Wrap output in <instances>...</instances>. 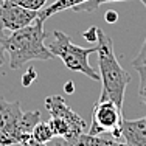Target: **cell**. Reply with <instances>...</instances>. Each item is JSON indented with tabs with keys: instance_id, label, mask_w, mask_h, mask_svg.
I'll list each match as a JSON object with an SVG mask.
<instances>
[{
	"instance_id": "cell-1",
	"label": "cell",
	"mask_w": 146,
	"mask_h": 146,
	"mask_svg": "<svg viewBox=\"0 0 146 146\" xmlns=\"http://www.w3.org/2000/svg\"><path fill=\"white\" fill-rule=\"evenodd\" d=\"M45 39L47 33L44 30V20H40L39 17L25 28L13 31L8 36L3 34L0 37V42L9 54V67L13 70H19L30 61L53 59L54 56L45 45Z\"/></svg>"
},
{
	"instance_id": "cell-2",
	"label": "cell",
	"mask_w": 146,
	"mask_h": 146,
	"mask_svg": "<svg viewBox=\"0 0 146 146\" xmlns=\"http://www.w3.org/2000/svg\"><path fill=\"white\" fill-rule=\"evenodd\" d=\"M98 67L100 81L103 82V90L98 100H110L120 107H123L126 87L131 82L129 73L120 65L113 51V40L106 33L98 28Z\"/></svg>"
},
{
	"instance_id": "cell-3",
	"label": "cell",
	"mask_w": 146,
	"mask_h": 146,
	"mask_svg": "<svg viewBox=\"0 0 146 146\" xmlns=\"http://www.w3.org/2000/svg\"><path fill=\"white\" fill-rule=\"evenodd\" d=\"M40 121L39 110L23 112L20 101H6L0 96V145H22L31 137L33 127Z\"/></svg>"
},
{
	"instance_id": "cell-4",
	"label": "cell",
	"mask_w": 146,
	"mask_h": 146,
	"mask_svg": "<svg viewBox=\"0 0 146 146\" xmlns=\"http://www.w3.org/2000/svg\"><path fill=\"white\" fill-rule=\"evenodd\" d=\"M47 47L53 53L54 58H59L64 62V65L68 70L82 73L93 81H100V75L89 64V56L92 53H96L98 47H90V48L79 47V45L72 42V37L68 34L62 33L59 30L53 31Z\"/></svg>"
},
{
	"instance_id": "cell-5",
	"label": "cell",
	"mask_w": 146,
	"mask_h": 146,
	"mask_svg": "<svg viewBox=\"0 0 146 146\" xmlns=\"http://www.w3.org/2000/svg\"><path fill=\"white\" fill-rule=\"evenodd\" d=\"M121 109L118 104L110 100H98L92 110V124L87 134L90 135H106L109 134L112 138H121Z\"/></svg>"
},
{
	"instance_id": "cell-6",
	"label": "cell",
	"mask_w": 146,
	"mask_h": 146,
	"mask_svg": "<svg viewBox=\"0 0 146 146\" xmlns=\"http://www.w3.org/2000/svg\"><path fill=\"white\" fill-rule=\"evenodd\" d=\"M45 109L48 110V113L53 118H59V120L64 121L72 129L76 140H79V137L82 134H86V127H87L86 126V120L81 118L68 106L64 96H61V95L47 96L45 98Z\"/></svg>"
},
{
	"instance_id": "cell-7",
	"label": "cell",
	"mask_w": 146,
	"mask_h": 146,
	"mask_svg": "<svg viewBox=\"0 0 146 146\" xmlns=\"http://www.w3.org/2000/svg\"><path fill=\"white\" fill-rule=\"evenodd\" d=\"M39 17L37 11H31L20 6L14 0H6L0 6V27L6 31H17L25 28Z\"/></svg>"
},
{
	"instance_id": "cell-8",
	"label": "cell",
	"mask_w": 146,
	"mask_h": 146,
	"mask_svg": "<svg viewBox=\"0 0 146 146\" xmlns=\"http://www.w3.org/2000/svg\"><path fill=\"white\" fill-rule=\"evenodd\" d=\"M121 138L129 146H146V117L138 120L121 118Z\"/></svg>"
},
{
	"instance_id": "cell-9",
	"label": "cell",
	"mask_w": 146,
	"mask_h": 146,
	"mask_svg": "<svg viewBox=\"0 0 146 146\" xmlns=\"http://www.w3.org/2000/svg\"><path fill=\"white\" fill-rule=\"evenodd\" d=\"M87 0H56L54 3H50L48 6H45L44 9L39 11V19L40 20H47L48 17L58 14V13L64 11V9H72L73 6L79 5V3H84Z\"/></svg>"
},
{
	"instance_id": "cell-10",
	"label": "cell",
	"mask_w": 146,
	"mask_h": 146,
	"mask_svg": "<svg viewBox=\"0 0 146 146\" xmlns=\"http://www.w3.org/2000/svg\"><path fill=\"white\" fill-rule=\"evenodd\" d=\"M76 146H129L124 141V143H121V141L115 140V138H106L103 137V135H90V134H82L81 137H79L78 143Z\"/></svg>"
},
{
	"instance_id": "cell-11",
	"label": "cell",
	"mask_w": 146,
	"mask_h": 146,
	"mask_svg": "<svg viewBox=\"0 0 146 146\" xmlns=\"http://www.w3.org/2000/svg\"><path fill=\"white\" fill-rule=\"evenodd\" d=\"M31 137H33L36 141H39V143L48 145V143H50V141L54 138V134H53V131H51V127H50V124H48V123L39 121V123H37L36 126L33 127Z\"/></svg>"
},
{
	"instance_id": "cell-12",
	"label": "cell",
	"mask_w": 146,
	"mask_h": 146,
	"mask_svg": "<svg viewBox=\"0 0 146 146\" xmlns=\"http://www.w3.org/2000/svg\"><path fill=\"white\" fill-rule=\"evenodd\" d=\"M109 2H123V0H87L84 3H79V5L73 6L72 9L75 13H93L95 9H98L100 5L109 3Z\"/></svg>"
},
{
	"instance_id": "cell-13",
	"label": "cell",
	"mask_w": 146,
	"mask_h": 146,
	"mask_svg": "<svg viewBox=\"0 0 146 146\" xmlns=\"http://www.w3.org/2000/svg\"><path fill=\"white\" fill-rule=\"evenodd\" d=\"M138 76H140V84H138V98L146 106V65L145 67H137Z\"/></svg>"
},
{
	"instance_id": "cell-14",
	"label": "cell",
	"mask_w": 146,
	"mask_h": 146,
	"mask_svg": "<svg viewBox=\"0 0 146 146\" xmlns=\"http://www.w3.org/2000/svg\"><path fill=\"white\" fill-rule=\"evenodd\" d=\"M14 2H17L20 6H23V8H27V9L39 13L40 9L45 8V5H47L48 0H14Z\"/></svg>"
},
{
	"instance_id": "cell-15",
	"label": "cell",
	"mask_w": 146,
	"mask_h": 146,
	"mask_svg": "<svg viewBox=\"0 0 146 146\" xmlns=\"http://www.w3.org/2000/svg\"><path fill=\"white\" fill-rule=\"evenodd\" d=\"M140 2L143 3L145 8H146V0H140ZM132 65H134L135 68H137V67H145V65H146V40H145L143 47L140 48V51H138L137 58L132 61Z\"/></svg>"
},
{
	"instance_id": "cell-16",
	"label": "cell",
	"mask_w": 146,
	"mask_h": 146,
	"mask_svg": "<svg viewBox=\"0 0 146 146\" xmlns=\"http://www.w3.org/2000/svg\"><path fill=\"white\" fill-rule=\"evenodd\" d=\"M36 79H37L36 70H34L33 67H30V68H27V72L23 73V76H22V86L23 87H30Z\"/></svg>"
},
{
	"instance_id": "cell-17",
	"label": "cell",
	"mask_w": 146,
	"mask_h": 146,
	"mask_svg": "<svg viewBox=\"0 0 146 146\" xmlns=\"http://www.w3.org/2000/svg\"><path fill=\"white\" fill-rule=\"evenodd\" d=\"M82 37H84L87 42H98V28L96 27H90L82 33Z\"/></svg>"
},
{
	"instance_id": "cell-18",
	"label": "cell",
	"mask_w": 146,
	"mask_h": 146,
	"mask_svg": "<svg viewBox=\"0 0 146 146\" xmlns=\"http://www.w3.org/2000/svg\"><path fill=\"white\" fill-rule=\"evenodd\" d=\"M104 20H106L107 23H115L118 20V13L113 11V9H109V11L104 14Z\"/></svg>"
},
{
	"instance_id": "cell-19",
	"label": "cell",
	"mask_w": 146,
	"mask_h": 146,
	"mask_svg": "<svg viewBox=\"0 0 146 146\" xmlns=\"http://www.w3.org/2000/svg\"><path fill=\"white\" fill-rule=\"evenodd\" d=\"M22 146H48V145H45V143H39V141H36L33 137H30L28 140L22 141Z\"/></svg>"
},
{
	"instance_id": "cell-20",
	"label": "cell",
	"mask_w": 146,
	"mask_h": 146,
	"mask_svg": "<svg viewBox=\"0 0 146 146\" xmlns=\"http://www.w3.org/2000/svg\"><path fill=\"white\" fill-rule=\"evenodd\" d=\"M5 53H6V50H5V47H3V44L0 42V67L5 64Z\"/></svg>"
},
{
	"instance_id": "cell-21",
	"label": "cell",
	"mask_w": 146,
	"mask_h": 146,
	"mask_svg": "<svg viewBox=\"0 0 146 146\" xmlns=\"http://www.w3.org/2000/svg\"><path fill=\"white\" fill-rule=\"evenodd\" d=\"M64 89H65V92H67V93H73V92H75V84H73V81L65 82Z\"/></svg>"
},
{
	"instance_id": "cell-22",
	"label": "cell",
	"mask_w": 146,
	"mask_h": 146,
	"mask_svg": "<svg viewBox=\"0 0 146 146\" xmlns=\"http://www.w3.org/2000/svg\"><path fill=\"white\" fill-rule=\"evenodd\" d=\"M59 140H61V138H59ZM51 146H70V145H67L64 140H61V141L56 140V141H53V145H51Z\"/></svg>"
},
{
	"instance_id": "cell-23",
	"label": "cell",
	"mask_w": 146,
	"mask_h": 146,
	"mask_svg": "<svg viewBox=\"0 0 146 146\" xmlns=\"http://www.w3.org/2000/svg\"><path fill=\"white\" fill-rule=\"evenodd\" d=\"M3 34H5V33H3V28H2V27H0V37H2Z\"/></svg>"
}]
</instances>
